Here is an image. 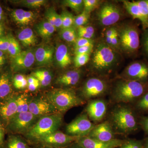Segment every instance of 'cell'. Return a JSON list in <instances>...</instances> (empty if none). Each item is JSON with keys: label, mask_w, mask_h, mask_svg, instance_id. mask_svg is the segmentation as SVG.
I'll return each mask as SVG.
<instances>
[{"label": "cell", "mask_w": 148, "mask_h": 148, "mask_svg": "<svg viewBox=\"0 0 148 148\" xmlns=\"http://www.w3.org/2000/svg\"><path fill=\"white\" fill-rule=\"evenodd\" d=\"M90 57V69L98 75H106L110 73L119 63V55L116 50L100 42L93 48Z\"/></svg>", "instance_id": "1"}, {"label": "cell", "mask_w": 148, "mask_h": 148, "mask_svg": "<svg viewBox=\"0 0 148 148\" xmlns=\"http://www.w3.org/2000/svg\"><path fill=\"white\" fill-rule=\"evenodd\" d=\"M148 91V82L121 79L113 89L112 98L115 103L124 104L138 101Z\"/></svg>", "instance_id": "2"}, {"label": "cell", "mask_w": 148, "mask_h": 148, "mask_svg": "<svg viewBox=\"0 0 148 148\" xmlns=\"http://www.w3.org/2000/svg\"><path fill=\"white\" fill-rule=\"evenodd\" d=\"M110 123L115 133L128 135L138 128L137 118L130 107L124 105L116 106L111 113Z\"/></svg>", "instance_id": "3"}, {"label": "cell", "mask_w": 148, "mask_h": 148, "mask_svg": "<svg viewBox=\"0 0 148 148\" xmlns=\"http://www.w3.org/2000/svg\"><path fill=\"white\" fill-rule=\"evenodd\" d=\"M63 122V114L61 113L41 117L24 137L29 143L35 144L40 138L59 130Z\"/></svg>", "instance_id": "4"}, {"label": "cell", "mask_w": 148, "mask_h": 148, "mask_svg": "<svg viewBox=\"0 0 148 148\" xmlns=\"http://www.w3.org/2000/svg\"><path fill=\"white\" fill-rule=\"evenodd\" d=\"M45 96L58 112L62 114L86 103L72 88H56L47 92Z\"/></svg>", "instance_id": "5"}, {"label": "cell", "mask_w": 148, "mask_h": 148, "mask_svg": "<svg viewBox=\"0 0 148 148\" xmlns=\"http://www.w3.org/2000/svg\"><path fill=\"white\" fill-rule=\"evenodd\" d=\"M119 49L128 55H136L140 46V31L136 24L128 23L116 28Z\"/></svg>", "instance_id": "6"}, {"label": "cell", "mask_w": 148, "mask_h": 148, "mask_svg": "<svg viewBox=\"0 0 148 148\" xmlns=\"http://www.w3.org/2000/svg\"><path fill=\"white\" fill-rule=\"evenodd\" d=\"M109 87L108 83L106 80L99 77H91L85 82L79 95L85 102L88 101L105 95Z\"/></svg>", "instance_id": "7"}, {"label": "cell", "mask_w": 148, "mask_h": 148, "mask_svg": "<svg viewBox=\"0 0 148 148\" xmlns=\"http://www.w3.org/2000/svg\"><path fill=\"white\" fill-rule=\"evenodd\" d=\"M95 125L85 112L80 114L66 125L65 133L77 138L87 136Z\"/></svg>", "instance_id": "8"}, {"label": "cell", "mask_w": 148, "mask_h": 148, "mask_svg": "<svg viewBox=\"0 0 148 148\" xmlns=\"http://www.w3.org/2000/svg\"><path fill=\"white\" fill-rule=\"evenodd\" d=\"M39 118L28 111L16 114L6 129L14 134L25 135L35 124Z\"/></svg>", "instance_id": "9"}, {"label": "cell", "mask_w": 148, "mask_h": 148, "mask_svg": "<svg viewBox=\"0 0 148 148\" xmlns=\"http://www.w3.org/2000/svg\"><path fill=\"white\" fill-rule=\"evenodd\" d=\"M121 12L120 8L114 3H104L100 6L96 14L98 23L103 27L116 24L121 18Z\"/></svg>", "instance_id": "10"}, {"label": "cell", "mask_w": 148, "mask_h": 148, "mask_svg": "<svg viewBox=\"0 0 148 148\" xmlns=\"http://www.w3.org/2000/svg\"><path fill=\"white\" fill-rule=\"evenodd\" d=\"M121 75L123 79L148 82V63L144 61L132 62L125 69Z\"/></svg>", "instance_id": "11"}, {"label": "cell", "mask_w": 148, "mask_h": 148, "mask_svg": "<svg viewBox=\"0 0 148 148\" xmlns=\"http://www.w3.org/2000/svg\"><path fill=\"white\" fill-rule=\"evenodd\" d=\"M78 138L58 130L40 138L35 144L56 148H64L76 142Z\"/></svg>", "instance_id": "12"}, {"label": "cell", "mask_w": 148, "mask_h": 148, "mask_svg": "<svg viewBox=\"0 0 148 148\" xmlns=\"http://www.w3.org/2000/svg\"><path fill=\"white\" fill-rule=\"evenodd\" d=\"M29 111L38 118L58 113L45 95L33 97L29 105Z\"/></svg>", "instance_id": "13"}, {"label": "cell", "mask_w": 148, "mask_h": 148, "mask_svg": "<svg viewBox=\"0 0 148 148\" xmlns=\"http://www.w3.org/2000/svg\"><path fill=\"white\" fill-rule=\"evenodd\" d=\"M108 110V104L105 100L100 98L88 101L85 113L90 121L98 123L106 116Z\"/></svg>", "instance_id": "14"}, {"label": "cell", "mask_w": 148, "mask_h": 148, "mask_svg": "<svg viewBox=\"0 0 148 148\" xmlns=\"http://www.w3.org/2000/svg\"><path fill=\"white\" fill-rule=\"evenodd\" d=\"M16 94H11L0 101V120L5 128L17 113Z\"/></svg>", "instance_id": "15"}, {"label": "cell", "mask_w": 148, "mask_h": 148, "mask_svg": "<svg viewBox=\"0 0 148 148\" xmlns=\"http://www.w3.org/2000/svg\"><path fill=\"white\" fill-rule=\"evenodd\" d=\"M35 51L28 49L21 51L11 58V67L14 71H24L32 67L35 62Z\"/></svg>", "instance_id": "16"}, {"label": "cell", "mask_w": 148, "mask_h": 148, "mask_svg": "<svg viewBox=\"0 0 148 148\" xmlns=\"http://www.w3.org/2000/svg\"><path fill=\"white\" fill-rule=\"evenodd\" d=\"M124 142V140L116 138L105 142L86 136L78 138L76 143L83 148H118Z\"/></svg>", "instance_id": "17"}, {"label": "cell", "mask_w": 148, "mask_h": 148, "mask_svg": "<svg viewBox=\"0 0 148 148\" xmlns=\"http://www.w3.org/2000/svg\"><path fill=\"white\" fill-rule=\"evenodd\" d=\"M115 132L109 121L95 125L88 137L100 141H110L115 139Z\"/></svg>", "instance_id": "18"}, {"label": "cell", "mask_w": 148, "mask_h": 148, "mask_svg": "<svg viewBox=\"0 0 148 148\" xmlns=\"http://www.w3.org/2000/svg\"><path fill=\"white\" fill-rule=\"evenodd\" d=\"M82 73L79 69H75L65 72L56 79V83L64 88L75 86L80 81Z\"/></svg>", "instance_id": "19"}, {"label": "cell", "mask_w": 148, "mask_h": 148, "mask_svg": "<svg viewBox=\"0 0 148 148\" xmlns=\"http://www.w3.org/2000/svg\"><path fill=\"white\" fill-rule=\"evenodd\" d=\"M54 49L51 46L45 45L37 48L35 51V61L40 66L49 65L53 61Z\"/></svg>", "instance_id": "20"}, {"label": "cell", "mask_w": 148, "mask_h": 148, "mask_svg": "<svg viewBox=\"0 0 148 148\" xmlns=\"http://www.w3.org/2000/svg\"><path fill=\"white\" fill-rule=\"evenodd\" d=\"M55 59L57 65L61 69H66L71 65V56L66 45L61 44L57 47L55 52Z\"/></svg>", "instance_id": "21"}, {"label": "cell", "mask_w": 148, "mask_h": 148, "mask_svg": "<svg viewBox=\"0 0 148 148\" xmlns=\"http://www.w3.org/2000/svg\"><path fill=\"white\" fill-rule=\"evenodd\" d=\"M18 39L22 45L26 47L35 45L38 40L33 30L30 28H25L18 34Z\"/></svg>", "instance_id": "22"}, {"label": "cell", "mask_w": 148, "mask_h": 148, "mask_svg": "<svg viewBox=\"0 0 148 148\" xmlns=\"http://www.w3.org/2000/svg\"><path fill=\"white\" fill-rule=\"evenodd\" d=\"M12 91L10 75L6 73L0 74V101L11 95Z\"/></svg>", "instance_id": "23"}, {"label": "cell", "mask_w": 148, "mask_h": 148, "mask_svg": "<svg viewBox=\"0 0 148 148\" xmlns=\"http://www.w3.org/2000/svg\"><path fill=\"white\" fill-rule=\"evenodd\" d=\"M36 32L43 38H50L56 29L47 21H42L36 24L35 27Z\"/></svg>", "instance_id": "24"}, {"label": "cell", "mask_w": 148, "mask_h": 148, "mask_svg": "<svg viewBox=\"0 0 148 148\" xmlns=\"http://www.w3.org/2000/svg\"><path fill=\"white\" fill-rule=\"evenodd\" d=\"M32 75L38 80L41 86L46 87L51 83L53 79V74L49 70L39 69L36 70L32 74Z\"/></svg>", "instance_id": "25"}, {"label": "cell", "mask_w": 148, "mask_h": 148, "mask_svg": "<svg viewBox=\"0 0 148 148\" xmlns=\"http://www.w3.org/2000/svg\"><path fill=\"white\" fill-rule=\"evenodd\" d=\"M33 97L26 93L16 94V103L17 105V114L29 111V105Z\"/></svg>", "instance_id": "26"}, {"label": "cell", "mask_w": 148, "mask_h": 148, "mask_svg": "<svg viewBox=\"0 0 148 148\" xmlns=\"http://www.w3.org/2000/svg\"><path fill=\"white\" fill-rule=\"evenodd\" d=\"M45 16L47 21L55 27L56 29H61L62 21L61 14H58L53 7L49 8L47 10Z\"/></svg>", "instance_id": "27"}, {"label": "cell", "mask_w": 148, "mask_h": 148, "mask_svg": "<svg viewBox=\"0 0 148 148\" xmlns=\"http://www.w3.org/2000/svg\"><path fill=\"white\" fill-rule=\"evenodd\" d=\"M6 148H30L25 139L18 135H11L9 137Z\"/></svg>", "instance_id": "28"}, {"label": "cell", "mask_w": 148, "mask_h": 148, "mask_svg": "<svg viewBox=\"0 0 148 148\" xmlns=\"http://www.w3.org/2000/svg\"><path fill=\"white\" fill-rule=\"evenodd\" d=\"M60 35L63 40L68 42L75 43L78 38L77 31L74 27L61 29Z\"/></svg>", "instance_id": "29"}, {"label": "cell", "mask_w": 148, "mask_h": 148, "mask_svg": "<svg viewBox=\"0 0 148 148\" xmlns=\"http://www.w3.org/2000/svg\"><path fill=\"white\" fill-rule=\"evenodd\" d=\"M9 44L7 51L10 56L11 57L13 58L19 54L21 52V49L19 43L12 35H8Z\"/></svg>", "instance_id": "30"}, {"label": "cell", "mask_w": 148, "mask_h": 148, "mask_svg": "<svg viewBox=\"0 0 148 148\" xmlns=\"http://www.w3.org/2000/svg\"><path fill=\"white\" fill-rule=\"evenodd\" d=\"M25 11L19 9L14 10L12 12L11 16L14 21L18 25L25 26L29 24L26 19Z\"/></svg>", "instance_id": "31"}, {"label": "cell", "mask_w": 148, "mask_h": 148, "mask_svg": "<svg viewBox=\"0 0 148 148\" xmlns=\"http://www.w3.org/2000/svg\"><path fill=\"white\" fill-rule=\"evenodd\" d=\"M90 13L83 10L78 15L75 16L73 27L78 28L87 24L90 18Z\"/></svg>", "instance_id": "32"}, {"label": "cell", "mask_w": 148, "mask_h": 148, "mask_svg": "<svg viewBox=\"0 0 148 148\" xmlns=\"http://www.w3.org/2000/svg\"><path fill=\"white\" fill-rule=\"evenodd\" d=\"M63 4L75 11V12H82L84 10L83 0H65Z\"/></svg>", "instance_id": "33"}, {"label": "cell", "mask_w": 148, "mask_h": 148, "mask_svg": "<svg viewBox=\"0 0 148 148\" xmlns=\"http://www.w3.org/2000/svg\"><path fill=\"white\" fill-rule=\"evenodd\" d=\"M61 16L62 21L61 29L73 27L75 16L72 13L67 11H64L62 12Z\"/></svg>", "instance_id": "34"}, {"label": "cell", "mask_w": 148, "mask_h": 148, "mask_svg": "<svg viewBox=\"0 0 148 148\" xmlns=\"http://www.w3.org/2000/svg\"><path fill=\"white\" fill-rule=\"evenodd\" d=\"M47 2L45 0H22L18 2L23 6L31 8H39Z\"/></svg>", "instance_id": "35"}, {"label": "cell", "mask_w": 148, "mask_h": 148, "mask_svg": "<svg viewBox=\"0 0 148 148\" xmlns=\"http://www.w3.org/2000/svg\"><path fill=\"white\" fill-rule=\"evenodd\" d=\"M136 109L142 112H148V91L137 101Z\"/></svg>", "instance_id": "36"}, {"label": "cell", "mask_w": 148, "mask_h": 148, "mask_svg": "<svg viewBox=\"0 0 148 148\" xmlns=\"http://www.w3.org/2000/svg\"><path fill=\"white\" fill-rule=\"evenodd\" d=\"M90 55L89 54L76 55L74 58V66L78 69L84 66L90 61Z\"/></svg>", "instance_id": "37"}, {"label": "cell", "mask_w": 148, "mask_h": 148, "mask_svg": "<svg viewBox=\"0 0 148 148\" xmlns=\"http://www.w3.org/2000/svg\"><path fill=\"white\" fill-rule=\"evenodd\" d=\"M83 3L84 10L90 13L100 6L101 1L98 0H83Z\"/></svg>", "instance_id": "38"}, {"label": "cell", "mask_w": 148, "mask_h": 148, "mask_svg": "<svg viewBox=\"0 0 148 148\" xmlns=\"http://www.w3.org/2000/svg\"><path fill=\"white\" fill-rule=\"evenodd\" d=\"M119 148H143V142L135 139L124 140Z\"/></svg>", "instance_id": "39"}, {"label": "cell", "mask_w": 148, "mask_h": 148, "mask_svg": "<svg viewBox=\"0 0 148 148\" xmlns=\"http://www.w3.org/2000/svg\"><path fill=\"white\" fill-rule=\"evenodd\" d=\"M141 45L143 53L148 58V28L144 30L141 41Z\"/></svg>", "instance_id": "40"}, {"label": "cell", "mask_w": 148, "mask_h": 148, "mask_svg": "<svg viewBox=\"0 0 148 148\" xmlns=\"http://www.w3.org/2000/svg\"><path fill=\"white\" fill-rule=\"evenodd\" d=\"M94 45L86 46L75 48L74 53L75 55L78 54H89L91 55L93 51Z\"/></svg>", "instance_id": "41"}, {"label": "cell", "mask_w": 148, "mask_h": 148, "mask_svg": "<svg viewBox=\"0 0 148 148\" xmlns=\"http://www.w3.org/2000/svg\"><path fill=\"white\" fill-rule=\"evenodd\" d=\"M93 43H94V41L92 39L78 37L75 43V48L86 46L94 45Z\"/></svg>", "instance_id": "42"}, {"label": "cell", "mask_w": 148, "mask_h": 148, "mask_svg": "<svg viewBox=\"0 0 148 148\" xmlns=\"http://www.w3.org/2000/svg\"><path fill=\"white\" fill-rule=\"evenodd\" d=\"M9 44L8 36L2 37L0 38V50L3 51H7Z\"/></svg>", "instance_id": "43"}, {"label": "cell", "mask_w": 148, "mask_h": 148, "mask_svg": "<svg viewBox=\"0 0 148 148\" xmlns=\"http://www.w3.org/2000/svg\"><path fill=\"white\" fill-rule=\"evenodd\" d=\"M5 127L0 120V148L5 147Z\"/></svg>", "instance_id": "44"}, {"label": "cell", "mask_w": 148, "mask_h": 148, "mask_svg": "<svg viewBox=\"0 0 148 148\" xmlns=\"http://www.w3.org/2000/svg\"><path fill=\"white\" fill-rule=\"evenodd\" d=\"M119 39L118 32L117 31L115 32L112 38V42H111V47L117 50L119 49Z\"/></svg>", "instance_id": "45"}, {"label": "cell", "mask_w": 148, "mask_h": 148, "mask_svg": "<svg viewBox=\"0 0 148 148\" xmlns=\"http://www.w3.org/2000/svg\"><path fill=\"white\" fill-rule=\"evenodd\" d=\"M77 31H80L86 33V34H89L94 36L95 34V30L94 28L92 26H82L77 28Z\"/></svg>", "instance_id": "46"}, {"label": "cell", "mask_w": 148, "mask_h": 148, "mask_svg": "<svg viewBox=\"0 0 148 148\" xmlns=\"http://www.w3.org/2000/svg\"><path fill=\"white\" fill-rule=\"evenodd\" d=\"M140 124L144 131L148 135V116L141 118Z\"/></svg>", "instance_id": "47"}, {"label": "cell", "mask_w": 148, "mask_h": 148, "mask_svg": "<svg viewBox=\"0 0 148 148\" xmlns=\"http://www.w3.org/2000/svg\"><path fill=\"white\" fill-rule=\"evenodd\" d=\"M14 86L18 89H23L27 87L28 82H27V78L24 79L18 82H13Z\"/></svg>", "instance_id": "48"}, {"label": "cell", "mask_w": 148, "mask_h": 148, "mask_svg": "<svg viewBox=\"0 0 148 148\" xmlns=\"http://www.w3.org/2000/svg\"><path fill=\"white\" fill-rule=\"evenodd\" d=\"M41 86L39 82L34 83L28 84L27 85V88L29 91L30 92H34L37 90H38L40 86Z\"/></svg>", "instance_id": "49"}, {"label": "cell", "mask_w": 148, "mask_h": 148, "mask_svg": "<svg viewBox=\"0 0 148 148\" xmlns=\"http://www.w3.org/2000/svg\"><path fill=\"white\" fill-rule=\"evenodd\" d=\"M116 30V28L114 27L108 28L105 31V37H111V38H112Z\"/></svg>", "instance_id": "50"}, {"label": "cell", "mask_w": 148, "mask_h": 148, "mask_svg": "<svg viewBox=\"0 0 148 148\" xmlns=\"http://www.w3.org/2000/svg\"><path fill=\"white\" fill-rule=\"evenodd\" d=\"M27 82L28 84H31L37 82H38L39 80L36 77L33 75L29 76L27 77Z\"/></svg>", "instance_id": "51"}, {"label": "cell", "mask_w": 148, "mask_h": 148, "mask_svg": "<svg viewBox=\"0 0 148 148\" xmlns=\"http://www.w3.org/2000/svg\"><path fill=\"white\" fill-rule=\"evenodd\" d=\"M64 148H83L82 147H81L78 144H77L76 142L71 144L68 147H66Z\"/></svg>", "instance_id": "52"}, {"label": "cell", "mask_w": 148, "mask_h": 148, "mask_svg": "<svg viewBox=\"0 0 148 148\" xmlns=\"http://www.w3.org/2000/svg\"><path fill=\"white\" fill-rule=\"evenodd\" d=\"M4 32V29L3 25L0 27V38L3 36Z\"/></svg>", "instance_id": "53"}, {"label": "cell", "mask_w": 148, "mask_h": 148, "mask_svg": "<svg viewBox=\"0 0 148 148\" xmlns=\"http://www.w3.org/2000/svg\"><path fill=\"white\" fill-rule=\"evenodd\" d=\"M143 148H148V138L143 142Z\"/></svg>", "instance_id": "54"}, {"label": "cell", "mask_w": 148, "mask_h": 148, "mask_svg": "<svg viewBox=\"0 0 148 148\" xmlns=\"http://www.w3.org/2000/svg\"><path fill=\"white\" fill-rule=\"evenodd\" d=\"M0 59L5 61V57L3 51L1 50H0Z\"/></svg>", "instance_id": "55"}, {"label": "cell", "mask_w": 148, "mask_h": 148, "mask_svg": "<svg viewBox=\"0 0 148 148\" xmlns=\"http://www.w3.org/2000/svg\"><path fill=\"white\" fill-rule=\"evenodd\" d=\"M37 148H56L54 147H48V146H44V145H39V146Z\"/></svg>", "instance_id": "56"}, {"label": "cell", "mask_w": 148, "mask_h": 148, "mask_svg": "<svg viewBox=\"0 0 148 148\" xmlns=\"http://www.w3.org/2000/svg\"><path fill=\"white\" fill-rule=\"evenodd\" d=\"M5 62V61L0 59V67L3 66Z\"/></svg>", "instance_id": "57"}, {"label": "cell", "mask_w": 148, "mask_h": 148, "mask_svg": "<svg viewBox=\"0 0 148 148\" xmlns=\"http://www.w3.org/2000/svg\"><path fill=\"white\" fill-rule=\"evenodd\" d=\"M0 15H3V9L1 5H0Z\"/></svg>", "instance_id": "58"}, {"label": "cell", "mask_w": 148, "mask_h": 148, "mask_svg": "<svg viewBox=\"0 0 148 148\" xmlns=\"http://www.w3.org/2000/svg\"><path fill=\"white\" fill-rule=\"evenodd\" d=\"M3 15H0V21L3 19Z\"/></svg>", "instance_id": "59"}, {"label": "cell", "mask_w": 148, "mask_h": 148, "mask_svg": "<svg viewBox=\"0 0 148 148\" xmlns=\"http://www.w3.org/2000/svg\"></svg>", "instance_id": "60"}]
</instances>
